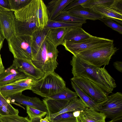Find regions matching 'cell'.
Listing matches in <instances>:
<instances>
[{"label":"cell","instance_id":"33","mask_svg":"<svg viewBox=\"0 0 122 122\" xmlns=\"http://www.w3.org/2000/svg\"><path fill=\"white\" fill-rule=\"evenodd\" d=\"M26 112L30 119L36 118H42L47 114V112L43 111L33 107L26 106Z\"/></svg>","mask_w":122,"mask_h":122},{"label":"cell","instance_id":"26","mask_svg":"<svg viewBox=\"0 0 122 122\" xmlns=\"http://www.w3.org/2000/svg\"><path fill=\"white\" fill-rule=\"evenodd\" d=\"M26 90L25 88L11 84L0 86V92L6 98Z\"/></svg>","mask_w":122,"mask_h":122},{"label":"cell","instance_id":"47","mask_svg":"<svg viewBox=\"0 0 122 122\" xmlns=\"http://www.w3.org/2000/svg\"><path fill=\"white\" fill-rule=\"evenodd\" d=\"M0 122H1V121H0Z\"/></svg>","mask_w":122,"mask_h":122},{"label":"cell","instance_id":"31","mask_svg":"<svg viewBox=\"0 0 122 122\" xmlns=\"http://www.w3.org/2000/svg\"><path fill=\"white\" fill-rule=\"evenodd\" d=\"M0 121L2 122H30V120L27 117L12 115L0 117Z\"/></svg>","mask_w":122,"mask_h":122},{"label":"cell","instance_id":"38","mask_svg":"<svg viewBox=\"0 0 122 122\" xmlns=\"http://www.w3.org/2000/svg\"><path fill=\"white\" fill-rule=\"evenodd\" d=\"M0 11H11L8 0H0Z\"/></svg>","mask_w":122,"mask_h":122},{"label":"cell","instance_id":"5","mask_svg":"<svg viewBox=\"0 0 122 122\" xmlns=\"http://www.w3.org/2000/svg\"><path fill=\"white\" fill-rule=\"evenodd\" d=\"M14 12L17 20L35 18L37 26L40 29L45 27L49 20L46 5L41 0H31L24 7Z\"/></svg>","mask_w":122,"mask_h":122},{"label":"cell","instance_id":"40","mask_svg":"<svg viewBox=\"0 0 122 122\" xmlns=\"http://www.w3.org/2000/svg\"><path fill=\"white\" fill-rule=\"evenodd\" d=\"M51 122H78L76 118L61 120Z\"/></svg>","mask_w":122,"mask_h":122},{"label":"cell","instance_id":"15","mask_svg":"<svg viewBox=\"0 0 122 122\" xmlns=\"http://www.w3.org/2000/svg\"><path fill=\"white\" fill-rule=\"evenodd\" d=\"M106 117L104 113L86 107L76 118L78 122H105Z\"/></svg>","mask_w":122,"mask_h":122},{"label":"cell","instance_id":"34","mask_svg":"<svg viewBox=\"0 0 122 122\" xmlns=\"http://www.w3.org/2000/svg\"><path fill=\"white\" fill-rule=\"evenodd\" d=\"M36 80L28 77L19 80L11 84L16 85L30 90L31 86Z\"/></svg>","mask_w":122,"mask_h":122},{"label":"cell","instance_id":"14","mask_svg":"<svg viewBox=\"0 0 122 122\" xmlns=\"http://www.w3.org/2000/svg\"><path fill=\"white\" fill-rule=\"evenodd\" d=\"M27 77L13 64L0 75V86L11 84L19 80Z\"/></svg>","mask_w":122,"mask_h":122},{"label":"cell","instance_id":"6","mask_svg":"<svg viewBox=\"0 0 122 122\" xmlns=\"http://www.w3.org/2000/svg\"><path fill=\"white\" fill-rule=\"evenodd\" d=\"M7 42L14 58L31 61L33 57L32 36L15 35Z\"/></svg>","mask_w":122,"mask_h":122},{"label":"cell","instance_id":"19","mask_svg":"<svg viewBox=\"0 0 122 122\" xmlns=\"http://www.w3.org/2000/svg\"><path fill=\"white\" fill-rule=\"evenodd\" d=\"M86 107L85 105L80 98L77 97L70 101L68 104L59 112L46 116L49 120L51 122L58 115L66 112L81 111Z\"/></svg>","mask_w":122,"mask_h":122},{"label":"cell","instance_id":"44","mask_svg":"<svg viewBox=\"0 0 122 122\" xmlns=\"http://www.w3.org/2000/svg\"><path fill=\"white\" fill-rule=\"evenodd\" d=\"M40 122H51L49 120L48 117L46 116L44 118H41L40 120Z\"/></svg>","mask_w":122,"mask_h":122},{"label":"cell","instance_id":"16","mask_svg":"<svg viewBox=\"0 0 122 122\" xmlns=\"http://www.w3.org/2000/svg\"><path fill=\"white\" fill-rule=\"evenodd\" d=\"M66 11L73 15L86 19L95 20L102 18V16L92 8L85 7L80 5Z\"/></svg>","mask_w":122,"mask_h":122},{"label":"cell","instance_id":"17","mask_svg":"<svg viewBox=\"0 0 122 122\" xmlns=\"http://www.w3.org/2000/svg\"><path fill=\"white\" fill-rule=\"evenodd\" d=\"M73 0H53L46 6L49 20H54Z\"/></svg>","mask_w":122,"mask_h":122},{"label":"cell","instance_id":"22","mask_svg":"<svg viewBox=\"0 0 122 122\" xmlns=\"http://www.w3.org/2000/svg\"><path fill=\"white\" fill-rule=\"evenodd\" d=\"M47 111L46 116L56 113L61 110L70 101L54 99L45 98L43 100Z\"/></svg>","mask_w":122,"mask_h":122},{"label":"cell","instance_id":"7","mask_svg":"<svg viewBox=\"0 0 122 122\" xmlns=\"http://www.w3.org/2000/svg\"><path fill=\"white\" fill-rule=\"evenodd\" d=\"M113 43V41L91 36L89 38L76 41H64L62 45L65 49L75 56L84 51L103 45Z\"/></svg>","mask_w":122,"mask_h":122},{"label":"cell","instance_id":"42","mask_svg":"<svg viewBox=\"0 0 122 122\" xmlns=\"http://www.w3.org/2000/svg\"><path fill=\"white\" fill-rule=\"evenodd\" d=\"M5 39L0 29V52L1 49L2 47L3 42Z\"/></svg>","mask_w":122,"mask_h":122},{"label":"cell","instance_id":"45","mask_svg":"<svg viewBox=\"0 0 122 122\" xmlns=\"http://www.w3.org/2000/svg\"><path fill=\"white\" fill-rule=\"evenodd\" d=\"M81 111H78L73 112L74 116L75 117H76L79 115Z\"/></svg>","mask_w":122,"mask_h":122},{"label":"cell","instance_id":"8","mask_svg":"<svg viewBox=\"0 0 122 122\" xmlns=\"http://www.w3.org/2000/svg\"><path fill=\"white\" fill-rule=\"evenodd\" d=\"M98 112L115 122L122 120V94L117 92L107 96V100L99 105Z\"/></svg>","mask_w":122,"mask_h":122},{"label":"cell","instance_id":"32","mask_svg":"<svg viewBox=\"0 0 122 122\" xmlns=\"http://www.w3.org/2000/svg\"><path fill=\"white\" fill-rule=\"evenodd\" d=\"M31 0H8L11 11L18 10L28 4Z\"/></svg>","mask_w":122,"mask_h":122},{"label":"cell","instance_id":"12","mask_svg":"<svg viewBox=\"0 0 122 122\" xmlns=\"http://www.w3.org/2000/svg\"><path fill=\"white\" fill-rule=\"evenodd\" d=\"M12 64L27 77L36 80L44 75V74L36 68L31 61L14 58Z\"/></svg>","mask_w":122,"mask_h":122},{"label":"cell","instance_id":"39","mask_svg":"<svg viewBox=\"0 0 122 122\" xmlns=\"http://www.w3.org/2000/svg\"><path fill=\"white\" fill-rule=\"evenodd\" d=\"M113 65L115 68L121 72L122 71V61H116L113 63Z\"/></svg>","mask_w":122,"mask_h":122},{"label":"cell","instance_id":"43","mask_svg":"<svg viewBox=\"0 0 122 122\" xmlns=\"http://www.w3.org/2000/svg\"><path fill=\"white\" fill-rule=\"evenodd\" d=\"M41 118H36L30 119V122H40Z\"/></svg>","mask_w":122,"mask_h":122},{"label":"cell","instance_id":"2","mask_svg":"<svg viewBox=\"0 0 122 122\" xmlns=\"http://www.w3.org/2000/svg\"><path fill=\"white\" fill-rule=\"evenodd\" d=\"M57 47L46 37L31 61L44 75L54 72L57 67Z\"/></svg>","mask_w":122,"mask_h":122},{"label":"cell","instance_id":"28","mask_svg":"<svg viewBox=\"0 0 122 122\" xmlns=\"http://www.w3.org/2000/svg\"><path fill=\"white\" fill-rule=\"evenodd\" d=\"M78 97L75 92L66 87L62 91L48 98L57 100L70 101L77 98Z\"/></svg>","mask_w":122,"mask_h":122},{"label":"cell","instance_id":"11","mask_svg":"<svg viewBox=\"0 0 122 122\" xmlns=\"http://www.w3.org/2000/svg\"><path fill=\"white\" fill-rule=\"evenodd\" d=\"M6 99L10 103L20 106V105L15 103L16 102L24 106H28L47 113L46 106L43 101L37 97H31L25 96L20 92Z\"/></svg>","mask_w":122,"mask_h":122},{"label":"cell","instance_id":"21","mask_svg":"<svg viewBox=\"0 0 122 122\" xmlns=\"http://www.w3.org/2000/svg\"><path fill=\"white\" fill-rule=\"evenodd\" d=\"M69 28H61L49 29L46 37L57 47L62 45Z\"/></svg>","mask_w":122,"mask_h":122},{"label":"cell","instance_id":"23","mask_svg":"<svg viewBox=\"0 0 122 122\" xmlns=\"http://www.w3.org/2000/svg\"><path fill=\"white\" fill-rule=\"evenodd\" d=\"M71 84L72 88L75 90L78 96L79 97L86 107L92 108L98 112V107L99 105L71 81Z\"/></svg>","mask_w":122,"mask_h":122},{"label":"cell","instance_id":"30","mask_svg":"<svg viewBox=\"0 0 122 122\" xmlns=\"http://www.w3.org/2000/svg\"><path fill=\"white\" fill-rule=\"evenodd\" d=\"M114 0H89L81 5L84 7L91 8L96 6H103L111 8Z\"/></svg>","mask_w":122,"mask_h":122},{"label":"cell","instance_id":"35","mask_svg":"<svg viewBox=\"0 0 122 122\" xmlns=\"http://www.w3.org/2000/svg\"><path fill=\"white\" fill-rule=\"evenodd\" d=\"M99 20L112 29L117 31L120 34H122V26L115 22L113 20L103 18H101Z\"/></svg>","mask_w":122,"mask_h":122},{"label":"cell","instance_id":"9","mask_svg":"<svg viewBox=\"0 0 122 122\" xmlns=\"http://www.w3.org/2000/svg\"><path fill=\"white\" fill-rule=\"evenodd\" d=\"M71 80L98 105L107 100L108 95L100 86L90 80L81 77H73Z\"/></svg>","mask_w":122,"mask_h":122},{"label":"cell","instance_id":"27","mask_svg":"<svg viewBox=\"0 0 122 122\" xmlns=\"http://www.w3.org/2000/svg\"><path fill=\"white\" fill-rule=\"evenodd\" d=\"M53 20L74 23L83 24L86 23V20L85 19L73 15L65 11H62Z\"/></svg>","mask_w":122,"mask_h":122},{"label":"cell","instance_id":"41","mask_svg":"<svg viewBox=\"0 0 122 122\" xmlns=\"http://www.w3.org/2000/svg\"><path fill=\"white\" fill-rule=\"evenodd\" d=\"M5 67L3 65L2 59L0 54V75L5 70Z\"/></svg>","mask_w":122,"mask_h":122},{"label":"cell","instance_id":"46","mask_svg":"<svg viewBox=\"0 0 122 122\" xmlns=\"http://www.w3.org/2000/svg\"><path fill=\"white\" fill-rule=\"evenodd\" d=\"M121 120H120V121H115V122H113V121H109L108 122H118L119 121H121Z\"/></svg>","mask_w":122,"mask_h":122},{"label":"cell","instance_id":"29","mask_svg":"<svg viewBox=\"0 0 122 122\" xmlns=\"http://www.w3.org/2000/svg\"><path fill=\"white\" fill-rule=\"evenodd\" d=\"M83 24L74 23L64 22L62 21L49 20L46 28L50 29L56 28H70L74 27L82 26Z\"/></svg>","mask_w":122,"mask_h":122},{"label":"cell","instance_id":"20","mask_svg":"<svg viewBox=\"0 0 122 122\" xmlns=\"http://www.w3.org/2000/svg\"><path fill=\"white\" fill-rule=\"evenodd\" d=\"M92 35L79 26L69 28L64 41H76L88 38Z\"/></svg>","mask_w":122,"mask_h":122},{"label":"cell","instance_id":"37","mask_svg":"<svg viewBox=\"0 0 122 122\" xmlns=\"http://www.w3.org/2000/svg\"><path fill=\"white\" fill-rule=\"evenodd\" d=\"M75 118L76 117L74 116L73 112H67L58 115L53 119L51 122Z\"/></svg>","mask_w":122,"mask_h":122},{"label":"cell","instance_id":"3","mask_svg":"<svg viewBox=\"0 0 122 122\" xmlns=\"http://www.w3.org/2000/svg\"><path fill=\"white\" fill-rule=\"evenodd\" d=\"M118 50L113 43L81 52L74 56L87 64L101 67L109 64L111 57Z\"/></svg>","mask_w":122,"mask_h":122},{"label":"cell","instance_id":"13","mask_svg":"<svg viewBox=\"0 0 122 122\" xmlns=\"http://www.w3.org/2000/svg\"><path fill=\"white\" fill-rule=\"evenodd\" d=\"M38 29L34 17L23 21L15 20V30L16 35L32 36Z\"/></svg>","mask_w":122,"mask_h":122},{"label":"cell","instance_id":"36","mask_svg":"<svg viewBox=\"0 0 122 122\" xmlns=\"http://www.w3.org/2000/svg\"><path fill=\"white\" fill-rule=\"evenodd\" d=\"M89 0H73L62 11H66L79 5L86 2Z\"/></svg>","mask_w":122,"mask_h":122},{"label":"cell","instance_id":"18","mask_svg":"<svg viewBox=\"0 0 122 122\" xmlns=\"http://www.w3.org/2000/svg\"><path fill=\"white\" fill-rule=\"evenodd\" d=\"M91 8L101 15L102 16V18L116 21L122 25V13L114 10L109 7L105 6H96Z\"/></svg>","mask_w":122,"mask_h":122},{"label":"cell","instance_id":"25","mask_svg":"<svg viewBox=\"0 0 122 122\" xmlns=\"http://www.w3.org/2000/svg\"><path fill=\"white\" fill-rule=\"evenodd\" d=\"M18 110L14 108L0 92V117L18 115Z\"/></svg>","mask_w":122,"mask_h":122},{"label":"cell","instance_id":"24","mask_svg":"<svg viewBox=\"0 0 122 122\" xmlns=\"http://www.w3.org/2000/svg\"><path fill=\"white\" fill-rule=\"evenodd\" d=\"M49 29L46 27L43 29H39L35 31L32 35V49L33 57L46 36Z\"/></svg>","mask_w":122,"mask_h":122},{"label":"cell","instance_id":"1","mask_svg":"<svg viewBox=\"0 0 122 122\" xmlns=\"http://www.w3.org/2000/svg\"><path fill=\"white\" fill-rule=\"evenodd\" d=\"M73 77L90 80L101 87L108 95L117 87L115 81L104 68L87 64L73 55L71 61Z\"/></svg>","mask_w":122,"mask_h":122},{"label":"cell","instance_id":"10","mask_svg":"<svg viewBox=\"0 0 122 122\" xmlns=\"http://www.w3.org/2000/svg\"><path fill=\"white\" fill-rule=\"evenodd\" d=\"M16 19L12 11H0V29L7 41L15 35V22Z\"/></svg>","mask_w":122,"mask_h":122},{"label":"cell","instance_id":"4","mask_svg":"<svg viewBox=\"0 0 122 122\" xmlns=\"http://www.w3.org/2000/svg\"><path fill=\"white\" fill-rule=\"evenodd\" d=\"M66 87L65 81L54 71L36 80L30 90L42 97L48 98L62 91Z\"/></svg>","mask_w":122,"mask_h":122}]
</instances>
